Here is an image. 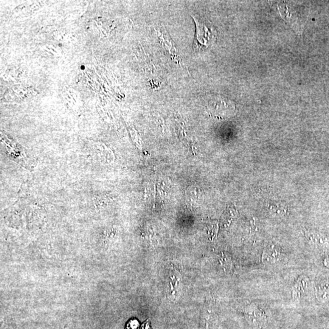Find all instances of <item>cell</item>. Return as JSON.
Masks as SVG:
<instances>
[{
  "mask_svg": "<svg viewBox=\"0 0 329 329\" xmlns=\"http://www.w3.org/2000/svg\"><path fill=\"white\" fill-rule=\"evenodd\" d=\"M196 24V35L193 45L195 51L205 50L212 46L216 39V32L210 24L199 17L193 16Z\"/></svg>",
  "mask_w": 329,
  "mask_h": 329,
  "instance_id": "obj_1",
  "label": "cell"
},
{
  "mask_svg": "<svg viewBox=\"0 0 329 329\" xmlns=\"http://www.w3.org/2000/svg\"><path fill=\"white\" fill-rule=\"evenodd\" d=\"M244 313L247 320L252 325L261 327L266 322L265 313L255 303L246 306Z\"/></svg>",
  "mask_w": 329,
  "mask_h": 329,
  "instance_id": "obj_2",
  "label": "cell"
},
{
  "mask_svg": "<svg viewBox=\"0 0 329 329\" xmlns=\"http://www.w3.org/2000/svg\"><path fill=\"white\" fill-rule=\"evenodd\" d=\"M282 258V250L274 245L267 247L262 255V261L264 263L271 264V265L279 262Z\"/></svg>",
  "mask_w": 329,
  "mask_h": 329,
  "instance_id": "obj_3",
  "label": "cell"
},
{
  "mask_svg": "<svg viewBox=\"0 0 329 329\" xmlns=\"http://www.w3.org/2000/svg\"><path fill=\"white\" fill-rule=\"evenodd\" d=\"M181 290V276L179 272L173 270L170 276L168 293L170 297L176 298L179 296Z\"/></svg>",
  "mask_w": 329,
  "mask_h": 329,
  "instance_id": "obj_4",
  "label": "cell"
},
{
  "mask_svg": "<svg viewBox=\"0 0 329 329\" xmlns=\"http://www.w3.org/2000/svg\"><path fill=\"white\" fill-rule=\"evenodd\" d=\"M307 279L305 277H300L294 284L292 287V296L294 297H301L303 293H305L307 289L308 282Z\"/></svg>",
  "mask_w": 329,
  "mask_h": 329,
  "instance_id": "obj_5",
  "label": "cell"
}]
</instances>
